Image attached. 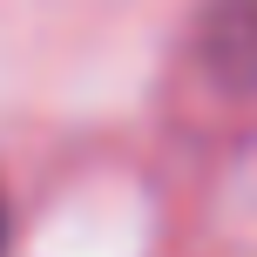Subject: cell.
<instances>
[{
  "instance_id": "1",
  "label": "cell",
  "mask_w": 257,
  "mask_h": 257,
  "mask_svg": "<svg viewBox=\"0 0 257 257\" xmlns=\"http://www.w3.org/2000/svg\"><path fill=\"white\" fill-rule=\"evenodd\" d=\"M210 81L237 102H257V0H210L203 34H196Z\"/></svg>"
},
{
  "instance_id": "2",
  "label": "cell",
  "mask_w": 257,
  "mask_h": 257,
  "mask_svg": "<svg viewBox=\"0 0 257 257\" xmlns=\"http://www.w3.org/2000/svg\"><path fill=\"white\" fill-rule=\"evenodd\" d=\"M0 250H7V196H0Z\"/></svg>"
}]
</instances>
